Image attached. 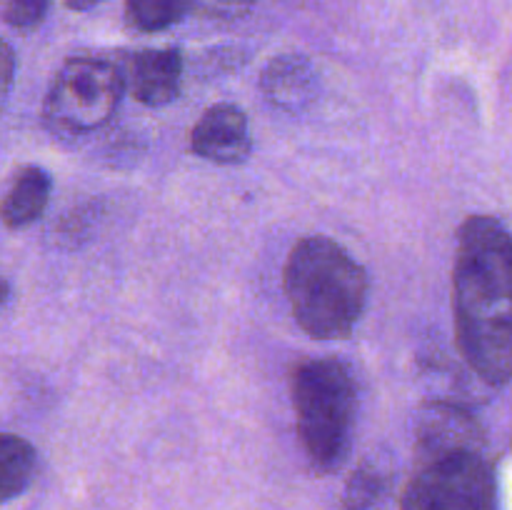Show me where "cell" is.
Segmentation results:
<instances>
[{"mask_svg": "<svg viewBox=\"0 0 512 510\" xmlns=\"http://www.w3.org/2000/svg\"><path fill=\"white\" fill-rule=\"evenodd\" d=\"M455 343L483 383L512 375V243L493 215H470L458 230L453 270Z\"/></svg>", "mask_w": 512, "mask_h": 510, "instance_id": "cell-1", "label": "cell"}, {"mask_svg": "<svg viewBox=\"0 0 512 510\" xmlns=\"http://www.w3.org/2000/svg\"><path fill=\"white\" fill-rule=\"evenodd\" d=\"M283 290L293 318L313 340H343L360 323L370 280L363 265L328 235H305L290 250Z\"/></svg>", "mask_w": 512, "mask_h": 510, "instance_id": "cell-2", "label": "cell"}, {"mask_svg": "<svg viewBox=\"0 0 512 510\" xmlns=\"http://www.w3.org/2000/svg\"><path fill=\"white\" fill-rule=\"evenodd\" d=\"M290 395L300 445L315 473L345 463L358 425L360 390L353 370L338 358H313L290 373Z\"/></svg>", "mask_w": 512, "mask_h": 510, "instance_id": "cell-3", "label": "cell"}, {"mask_svg": "<svg viewBox=\"0 0 512 510\" xmlns=\"http://www.w3.org/2000/svg\"><path fill=\"white\" fill-rule=\"evenodd\" d=\"M125 93L123 70L105 58L78 55L60 65L43 100V125L55 138H78L113 120Z\"/></svg>", "mask_w": 512, "mask_h": 510, "instance_id": "cell-4", "label": "cell"}, {"mask_svg": "<svg viewBox=\"0 0 512 510\" xmlns=\"http://www.w3.org/2000/svg\"><path fill=\"white\" fill-rule=\"evenodd\" d=\"M403 503L405 510H498V483L480 450H450L428 455Z\"/></svg>", "mask_w": 512, "mask_h": 510, "instance_id": "cell-5", "label": "cell"}, {"mask_svg": "<svg viewBox=\"0 0 512 510\" xmlns=\"http://www.w3.org/2000/svg\"><path fill=\"white\" fill-rule=\"evenodd\" d=\"M190 150L215 165H240L253 150L248 115L233 103L210 105L190 130Z\"/></svg>", "mask_w": 512, "mask_h": 510, "instance_id": "cell-6", "label": "cell"}, {"mask_svg": "<svg viewBox=\"0 0 512 510\" xmlns=\"http://www.w3.org/2000/svg\"><path fill=\"white\" fill-rule=\"evenodd\" d=\"M125 88L145 108H163L180 95L183 55L178 48H148L130 55Z\"/></svg>", "mask_w": 512, "mask_h": 510, "instance_id": "cell-7", "label": "cell"}, {"mask_svg": "<svg viewBox=\"0 0 512 510\" xmlns=\"http://www.w3.org/2000/svg\"><path fill=\"white\" fill-rule=\"evenodd\" d=\"M260 90L278 110L303 113L318 95V73L305 55H278L260 73Z\"/></svg>", "mask_w": 512, "mask_h": 510, "instance_id": "cell-8", "label": "cell"}, {"mask_svg": "<svg viewBox=\"0 0 512 510\" xmlns=\"http://www.w3.org/2000/svg\"><path fill=\"white\" fill-rule=\"evenodd\" d=\"M480 435L473 415L453 403H430L418 415V440L428 455L480 450Z\"/></svg>", "mask_w": 512, "mask_h": 510, "instance_id": "cell-9", "label": "cell"}, {"mask_svg": "<svg viewBox=\"0 0 512 510\" xmlns=\"http://www.w3.org/2000/svg\"><path fill=\"white\" fill-rule=\"evenodd\" d=\"M50 190H53V183L43 168L25 165L23 170H18L13 185L0 200V220L5 228L23 230L40 220V215L48 208Z\"/></svg>", "mask_w": 512, "mask_h": 510, "instance_id": "cell-10", "label": "cell"}, {"mask_svg": "<svg viewBox=\"0 0 512 510\" xmlns=\"http://www.w3.org/2000/svg\"><path fill=\"white\" fill-rule=\"evenodd\" d=\"M38 470V453L25 438L0 433V503L18 498L33 483Z\"/></svg>", "mask_w": 512, "mask_h": 510, "instance_id": "cell-11", "label": "cell"}, {"mask_svg": "<svg viewBox=\"0 0 512 510\" xmlns=\"http://www.w3.org/2000/svg\"><path fill=\"white\" fill-rule=\"evenodd\" d=\"M193 0H125V18L140 33H160L188 15Z\"/></svg>", "mask_w": 512, "mask_h": 510, "instance_id": "cell-12", "label": "cell"}, {"mask_svg": "<svg viewBox=\"0 0 512 510\" xmlns=\"http://www.w3.org/2000/svg\"><path fill=\"white\" fill-rule=\"evenodd\" d=\"M385 488V480L373 465L363 463L353 475L348 478L343 493L345 510H370L380 500Z\"/></svg>", "mask_w": 512, "mask_h": 510, "instance_id": "cell-13", "label": "cell"}, {"mask_svg": "<svg viewBox=\"0 0 512 510\" xmlns=\"http://www.w3.org/2000/svg\"><path fill=\"white\" fill-rule=\"evenodd\" d=\"M48 10L50 0H8L3 8V20L13 30L30 33V30L43 25V20L48 18Z\"/></svg>", "mask_w": 512, "mask_h": 510, "instance_id": "cell-14", "label": "cell"}, {"mask_svg": "<svg viewBox=\"0 0 512 510\" xmlns=\"http://www.w3.org/2000/svg\"><path fill=\"white\" fill-rule=\"evenodd\" d=\"M15 83V50L5 40H0V110L8 100Z\"/></svg>", "mask_w": 512, "mask_h": 510, "instance_id": "cell-15", "label": "cell"}, {"mask_svg": "<svg viewBox=\"0 0 512 510\" xmlns=\"http://www.w3.org/2000/svg\"><path fill=\"white\" fill-rule=\"evenodd\" d=\"M210 5H213L215 13H228V15H238V13H245V10L253 8L258 0H208Z\"/></svg>", "mask_w": 512, "mask_h": 510, "instance_id": "cell-16", "label": "cell"}, {"mask_svg": "<svg viewBox=\"0 0 512 510\" xmlns=\"http://www.w3.org/2000/svg\"><path fill=\"white\" fill-rule=\"evenodd\" d=\"M100 3H103V0H63V5L68 10H90Z\"/></svg>", "mask_w": 512, "mask_h": 510, "instance_id": "cell-17", "label": "cell"}, {"mask_svg": "<svg viewBox=\"0 0 512 510\" xmlns=\"http://www.w3.org/2000/svg\"><path fill=\"white\" fill-rule=\"evenodd\" d=\"M10 300V283L5 278H0V308H5Z\"/></svg>", "mask_w": 512, "mask_h": 510, "instance_id": "cell-18", "label": "cell"}]
</instances>
